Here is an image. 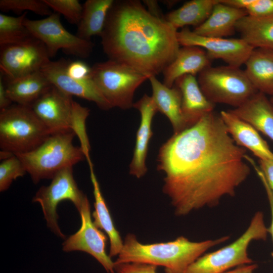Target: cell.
<instances>
[{
  "label": "cell",
  "mask_w": 273,
  "mask_h": 273,
  "mask_svg": "<svg viewBox=\"0 0 273 273\" xmlns=\"http://www.w3.org/2000/svg\"><path fill=\"white\" fill-rule=\"evenodd\" d=\"M89 114V110L87 107L74 101L73 131L80 141V147L88 164L92 162L89 154L90 147L85 128V121Z\"/></svg>",
  "instance_id": "31"
},
{
  "label": "cell",
  "mask_w": 273,
  "mask_h": 273,
  "mask_svg": "<svg viewBox=\"0 0 273 273\" xmlns=\"http://www.w3.org/2000/svg\"><path fill=\"white\" fill-rule=\"evenodd\" d=\"M229 111L273 141V106L266 95L257 92L242 105Z\"/></svg>",
  "instance_id": "20"
},
{
  "label": "cell",
  "mask_w": 273,
  "mask_h": 273,
  "mask_svg": "<svg viewBox=\"0 0 273 273\" xmlns=\"http://www.w3.org/2000/svg\"><path fill=\"white\" fill-rule=\"evenodd\" d=\"M114 0H87L83 6L80 20L77 26L76 35L90 40L95 35L101 36L108 12Z\"/></svg>",
  "instance_id": "27"
},
{
  "label": "cell",
  "mask_w": 273,
  "mask_h": 273,
  "mask_svg": "<svg viewBox=\"0 0 273 273\" xmlns=\"http://www.w3.org/2000/svg\"><path fill=\"white\" fill-rule=\"evenodd\" d=\"M91 77L112 108L133 106L134 94L149 77L122 63L108 60L91 67Z\"/></svg>",
  "instance_id": "8"
},
{
  "label": "cell",
  "mask_w": 273,
  "mask_h": 273,
  "mask_svg": "<svg viewBox=\"0 0 273 273\" xmlns=\"http://www.w3.org/2000/svg\"><path fill=\"white\" fill-rule=\"evenodd\" d=\"M48 186H42L36 192L32 201L39 203L47 226L58 236L65 238L58 223V204L65 200L71 201L78 211L87 197L78 188L74 178L72 167H67L57 173Z\"/></svg>",
  "instance_id": "10"
},
{
  "label": "cell",
  "mask_w": 273,
  "mask_h": 273,
  "mask_svg": "<svg viewBox=\"0 0 273 273\" xmlns=\"http://www.w3.org/2000/svg\"><path fill=\"white\" fill-rule=\"evenodd\" d=\"M219 115L238 146L248 149L258 159L273 160V152L254 127L229 110L221 111Z\"/></svg>",
  "instance_id": "17"
},
{
  "label": "cell",
  "mask_w": 273,
  "mask_h": 273,
  "mask_svg": "<svg viewBox=\"0 0 273 273\" xmlns=\"http://www.w3.org/2000/svg\"><path fill=\"white\" fill-rule=\"evenodd\" d=\"M270 102L273 106V96L271 97L269 99Z\"/></svg>",
  "instance_id": "43"
},
{
  "label": "cell",
  "mask_w": 273,
  "mask_h": 273,
  "mask_svg": "<svg viewBox=\"0 0 273 273\" xmlns=\"http://www.w3.org/2000/svg\"><path fill=\"white\" fill-rule=\"evenodd\" d=\"M151 96L158 112L165 115L170 121L174 134L178 133L188 127L181 111V97L179 90L175 86L168 87L160 82L156 76L149 78Z\"/></svg>",
  "instance_id": "21"
},
{
  "label": "cell",
  "mask_w": 273,
  "mask_h": 273,
  "mask_svg": "<svg viewBox=\"0 0 273 273\" xmlns=\"http://www.w3.org/2000/svg\"><path fill=\"white\" fill-rule=\"evenodd\" d=\"M14 155V154L10 152L1 150L0 152V159L3 161L12 157Z\"/></svg>",
  "instance_id": "42"
},
{
  "label": "cell",
  "mask_w": 273,
  "mask_h": 273,
  "mask_svg": "<svg viewBox=\"0 0 273 273\" xmlns=\"http://www.w3.org/2000/svg\"><path fill=\"white\" fill-rule=\"evenodd\" d=\"M144 3L147 6V9L152 15L160 19H165V16L163 14L157 1L147 0L144 1Z\"/></svg>",
  "instance_id": "40"
},
{
  "label": "cell",
  "mask_w": 273,
  "mask_h": 273,
  "mask_svg": "<svg viewBox=\"0 0 273 273\" xmlns=\"http://www.w3.org/2000/svg\"><path fill=\"white\" fill-rule=\"evenodd\" d=\"M141 115V121L136 134L133 157L129 165V174L140 178L147 172L146 160L149 142L153 135L152 122L158 112L151 97L147 94L133 104Z\"/></svg>",
  "instance_id": "16"
},
{
  "label": "cell",
  "mask_w": 273,
  "mask_h": 273,
  "mask_svg": "<svg viewBox=\"0 0 273 273\" xmlns=\"http://www.w3.org/2000/svg\"><path fill=\"white\" fill-rule=\"evenodd\" d=\"M66 71L68 75L75 79L83 80L91 77V67L80 60L68 61Z\"/></svg>",
  "instance_id": "36"
},
{
  "label": "cell",
  "mask_w": 273,
  "mask_h": 273,
  "mask_svg": "<svg viewBox=\"0 0 273 273\" xmlns=\"http://www.w3.org/2000/svg\"><path fill=\"white\" fill-rule=\"evenodd\" d=\"M73 131L51 135L35 149L16 154L33 182L52 179L59 171L85 158L80 147L74 146Z\"/></svg>",
  "instance_id": "4"
},
{
  "label": "cell",
  "mask_w": 273,
  "mask_h": 273,
  "mask_svg": "<svg viewBox=\"0 0 273 273\" xmlns=\"http://www.w3.org/2000/svg\"><path fill=\"white\" fill-rule=\"evenodd\" d=\"M245 159L255 169L258 176L262 183L266 192L271 212V222L268 228V234H269L271 237L273 242V192L268 186L262 172L260 169L259 166L256 164L254 160L247 154L245 156Z\"/></svg>",
  "instance_id": "37"
},
{
  "label": "cell",
  "mask_w": 273,
  "mask_h": 273,
  "mask_svg": "<svg viewBox=\"0 0 273 273\" xmlns=\"http://www.w3.org/2000/svg\"><path fill=\"white\" fill-rule=\"evenodd\" d=\"M24 24L32 35L45 45L50 58L54 57L59 50L67 55L84 59L93 52L94 44L74 35L62 24L60 14L53 12L40 20L26 18Z\"/></svg>",
  "instance_id": "9"
},
{
  "label": "cell",
  "mask_w": 273,
  "mask_h": 273,
  "mask_svg": "<svg viewBox=\"0 0 273 273\" xmlns=\"http://www.w3.org/2000/svg\"><path fill=\"white\" fill-rule=\"evenodd\" d=\"M0 48L1 72L7 81L40 71L51 61L44 43L34 37Z\"/></svg>",
  "instance_id": "11"
},
{
  "label": "cell",
  "mask_w": 273,
  "mask_h": 273,
  "mask_svg": "<svg viewBox=\"0 0 273 273\" xmlns=\"http://www.w3.org/2000/svg\"><path fill=\"white\" fill-rule=\"evenodd\" d=\"M259 167L273 192V160L258 159Z\"/></svg>",
  "instance_id": "38"
},
{
  "label": "cell",
  "mask_w": 273,
  "mask_h": 273,
  "mask_svg": "<svg viewBox=\"0 0 273 273\" xmlns=\"http://www.w3.org/2000/svg\"><path fill=\"white\" fill-rule=\"evenodd\" d=\"M68 61L63 58L55 61H50L41 71L52 85L62 92L93 102L102 110L112 108L92 77L79 80L68 75L66 71Z\"/></svg>",
  "instance_id": "15"
},
{
  "label": "cell",
  "mask_w": 273,
  "mask_h": 273,
  "mask_svg": "<svg viewBox=\"0 0 273 273\" xmlns=\"http://www.w3.org/2000/svg\"><path fill=\"white\" fill-rule=\"evenodd\" d=\"M27 12L18 17L0 14V46L18 44L33 36L24 24Z\"/></svg>",
  "instance_id": "29"
},
{
  "label": "cell",
  "mask_w": 273,
  "mask_h": 273,
  "mask_svg": "<svg viewBox=\"0 0 273 273\" xmlns=\"http://www.w3.org/2000/svg\"><path fill=\"white\" fill-rule=\"evenodd\" d=\"M230 239L228 236L200 242L184 236L173 241L143 244L133 234H127L115 264L139 262L162 266L165 273H184L187 268L209 249Z\"/></svg>",
  "instance_id": "3"
},
{
  "label": "cell",
  "mask_w": 273,
  "mask_h": 273,
  "mask_svg": "<svg viewBox=\"0 0 273 273\" xmlns=\"http://www.w3.org/2000/svg\"><path fill=\"white\" fill-rule=\"evenodd\" d=\"M197 81L206 98L214 104L237 108L257 92L244 70L229 65L208 66L198 75Z\"/></svg>",
  "instance_id": "7"
},
{
  "label": "cell",
  "mask_w": 273,
  "mask_h": 273,
  "mask_svg": "<svg viewBox=\"0 0 273 273\" xmlns=\"http://www.w3.org/2000/svg\"><path fill=\"white\" fill-rule=\"evenodd\" d=\"M158 266L139 262L115 264V273H158Z\"/></svg>",
  "instance_id": "35"
},
{
  "label": "cell",
  "mask_w": 273,
  "mask_h": 273,
  "mask_svg": "<svg viewBox=\"0 0 273 273\" xmlns=\"http://www.w3.org/2000/svg\"><path fill=\"white\" fill-rule=\"evenodd\" d=\"M31 107L17 104L0 111V148L15 155L30 152L50 135Z\"/></svg>",
  "instance_id": "5"
},
{
  "label": "cell",
  "mask_w": 273,
  "mask_h": 273,
  "mask_svg": "<svg viewBox=\"0 0 273 273\" xmlns=\"http://www.w3.org/2000/svg\"><path fill=\"white\" fill-rule=\"evenodd\" d=\"M246 15L245 10L232 7L219 0L207 20L193 31L203 36L224 38L234 33L237 23Z\"/></svg>",
  "instance_id": "22"
},
{
  "label": "cell",
  "mask_w": 273,
  "mask_h": 273,
  "mask_svg": "<svg viewBox=\"0 0 273 273\" xmlns=\"http://www.w3.org/2000/svg\"><path fill=\"white\" fill-rule=\"evenodd\" d=\"M79 212L81 226L78 231L63 243L65 252L80 251L92 256L107 273H115V264L106 252L107 237L94 224L92 219L90 206L87 197Z\"/></svg>",
  "instance_id": "13"
},
{
  "label": "cell",
  "mask_w": 273,
  "mask_h": 273,
  "mask_svg": "<svg viewBox=\"0 0 273 273\" xmlns=\"http://www.w3.org/2000/svg\"><path fill=\"white\" fill-rule=\"evenodd\" d=\"M27 173L18 157L14 155L0 164V191L7 190L12 181Z\"/></svg>",
  "instance_id": "32"
},
{
  "label": "cell",
  "mask_w": 273,
  "mask_h": 273,
  "mask_svg": "<svg viewBox=\"0 0 273 273\" xmlns=\"http://www.w3.org/2000/svg\"><path fill=\"white\" fill-rule=\"evenodd\" d=\"M246 152L214 111L173 134L159 149L157 168L164 174L162 191L174 214L186 216L234 197L250 174Z\"/></svg>",
  "instance_id": "1"
},
{
  "label": "cell",
  "mask_w": 273,
  "mask_h": 273,
  "mask_svg": "<svg viewBox=\"0 0 273 273\" xmlns=\"http://www.w3.org/2000/svg\"><path fill=\"white\" fill-rule=\"evenodd\" d=\"M0 9L4 12L12 11L17 13L29 11L47 17L53 13L43 0H1Z\"/></svg>",
  "instance_id": "30"
},
{
  "label": "cell",
  "mask_w": 273,
  "mask_h": 273,
  "mask_svg": "<svg viewBox=\"0 0 273 273\" xmlns=\"http://www.w3.org/2000/svg\"><path fill=\"white\" fill-rule=\"evenodd\" d=\"M3 76L0 75V111L7 109L12 105L13 102L8 96Z\"/></svg>",
  "instance_id": "39"
},
{
  "label": "cell",
  "mask_w": 273,
  "mask_h": 273,
  "mask_svg": "<svg viewBox=\"0 0 273 273\" xmlns=\"http://www.w3.org/2000/svg\"><path fill=\"white\" fill-rule=\"evenodd\" d=\"M210 61L202 48L183 46L175 59L163 71V83L172 87L176 80L182 76L189 74L196 76L210 66Z\"/></svg>",
  "instance_id": "19"
},
{
  "label": "cell",
  "mask_w": 273,
  "mask_h": 273,
  "mask_svg": "<svg viewBox=\"0 0 273 273\" xmlns=\"http://www.w3.org/2000/svg\"><path fill=\"white\" fill-rule=\"evenodd\" d=\"M54 12L63 15L73 24L78 25L82 15L83 6L78 0H43Z\"/></svg>",
  "instance_id": "33"
},
{
  "label": "cell",
  "mask_w": 273,
  "mask_h": 273,
  "mask_svg": "<svg viewBox=\"0 0 273 273\" xmlns=\"http://www.w3.org/2000/svg\"><path fill=\"white\" fill-rule=\"evenodd\" d=\"M74 101L53 85L31 108L52 135L73 131Z\"/></svg>",
  "instance_id": "14"
},
{
  "label": "cell",
  "mask_w": 273,
  "mask_h": 273,
  "mask_svg": "<svg viewBox=\"0 0 273 273\" xmlns=\"http://www.w3.org/2000/svg\"><path fill=\"white\" fill-rule=\"evenodd\" d=\"M236 30L254 48L273 50V16L257 18L246 15L237 23Z\"/></svg>",
  "instance_id": "26"
},
{
  "label": "cell",
  "mask_w": 273,
  "mask_h": 273,
  "mask_svg": "<svg viewBox=\"0 0 273 273\" xmlns=\"http://www.w3.org/2000/svg\"><path fill=\"white\" fill-rule=\"evenodd\" d=\"M173 85L180 91L182 113L188 128L214 111L215 104L205 96L196 76L189 74L182 76L176 80Z\"/></svg>",
  "instance_id": "18"
},
{
  "label": "cell",
  "mask_w": 273,
  "mask_h": 273,
  "mask_svg": "<svg viewBox=\"0 0 273 273\" xmlns=\"http://www.w3.org/2000/svg\"><path fill=\"white\" fill-rule=\"evenodd\" d=\"M257 267V264L253 262L237 266L223 273H253Z\"/></svg>",
  "instance_id": "41"
},
{
  "label": "cell",
  "mask_w": 273,
  "mask_h": 273,
  "mask_svg": "<svg viewBox=\"0 0 273 273\" xmlns=\"http://www.w3.org/2000/svg\"><path fill=\"white\" fill-rule=\"evenodd\" d=\"M7 93L15 104L31 107L53 85L41 70L7 81Z\"/></svg>",
  "instance_id": "23"
},
{
  "label": "cell",
  "mask_w": 273,
  "mask_h": 273,
  "mask_svg": "<svg viewBox=\"0 0 273 273\" xmlns=\"http://www.w3.org/2000/svg\"><path fill=\"white\" fill-rule=\"evenodd\" d=\"M177 38L180 46L204 48L211 60L220 59L229 66L238 68L245 64L254 49L241 38L203 36L187 27L177 31Z\"/></svg>",
  "instance_id": "12"
},
{
  "label": "cell",
  "mask_w": 273,
  "mask_h": 273,
  "mask_svg": "<svg viewBox=\"0 0 273 273\" xmlns=\"http://www.w3.org/2000/svg\"><path fill=\"white\" fill-rule=\"evenodd\" d=\"M244 70L257 92L273 96V50L254 48Z\"/></svg>",
  "instance_id": "25"
},
{
  "label": "cell",
  "mask_w": 273,
  "mask_h": 273,
  "mask_svg": "<svg viewBox=\"0 0 273 273\" xmlns=\"http://www.w3.org/2000/svg\"><path fill=\"white\" fill-rule=\"evenodd\" d=\"M88 166L95 198V210L93 213V222L98 228L103 230L108 236L110 241V249L108 254L110 257H117L122 248L123 240L115 226L108 206L102 195L99 182L94 172L93 164Z\"/></svg>",
  "instance_id": "24"
},
{
  "label": "cell",
  "mask_w": 273,
  "mask_h": 273,
  "mask_svg": "<svg viewBox=\"0 0 273 273\" xmlns=\"http://www.w3.org/2000/svg\"><path fill=\"white\" fill-rule=\"evenodd\" d=\"M177 30L152 15L138 0L114 1L101 35L109 60L156 76L175 59L180 48Z\"/></svg>",
  "instance_id": "2"
},
{
  "label": "cell",
  "mask_w": 273,
  "mask_h": 273,
  "mask_svg": "<svg viewBox=\"0 0 273 273\" xmlns=\"http://www.w3.org/2000/svg\"><path fill=\"white\" fill-rule=\"evenodd\" d=\"M271 256H272V258H273V252L271 253Z\"/></svg>",
  "instance_id": "44"
},
{
  "label": "cell",
  "mask_w": 273,
  "mask_h": 273,
  "mask_svg": "<svg viewBox=\"0 0 273 273\" xmlns=\"http://www.w3.org/2000/svg\"><path fill=\"white\" fill-rule=\"evenodd\" d=\"M268 228L262 212H256L245 232L231 244L205 253L193 262L184 273H223L237 266L253 262L248 249L253 241L266 240Z\"/></svg>",
  "instance_id": "6"
},
{
  "label": "cell",
  "mask_w": 273,
  "mask_h": 273,
  "mask_svg": "<svg viewBox=\"0 0 273 273\" xmlns=\"http://www.w3.org/2000/svg\"><path fill=\"white\" fill-rule=\"evenodd\" d=\"M219 0H192L165 15V20L177 30L192 25L195 28L204 23Z\"/></svg>",
  "instance_id": "28"
},
{
  "label": "cell",
  "mask_w": 273,
  "mask_h": 273,
  "mask_svg": "<svg viewBox=\"0 0 273 273\" xmlns=\"http://www.w3.org/2000/svg\"><path fill=\"white\" fill-rule=\"evenodd\" d=\"M245 11L248 15L253 17L273 16V0H253Z\"/></svg>",
  "instance_id": "34"
}]
</instances>
